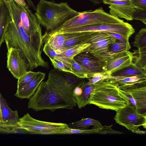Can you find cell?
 <instances>
[{"label":"cell","mask_w":146,"mask_h":146,"mask_svg":"<svg viewBox=\"0 0 146 146\" xmlns=\"http://www.w3.org/2000/svg\"><path fill=\"white\" fill-rule=\"evenodd\" d=\"M84 79L55 68L51 70L47 80L40 83L30 98L28 108L52 111L59 109H74L77 105L74 90Z\"/></svg>","instance_id":"cell-1"},{"label":"cell","mask_w":146,"mask_h":146,"mask_svg":"<svg viewBox=\"0 0 146 146\" xmlns=\"http://www.w3.org/2000/svg\"><path fill=\"white\" fill-rule=\"evenodd\" d=\"M10 5L12 20L8 26L4 38L7 50L11 48L19 50L29 64V70L39 66L49 68L48 62L42 57L43 43L32 38L26 33L15 1L11 0Z\"/></svg>","instance_id":"cell-2"},{"label":"cell","mask_w":146,"mask_h":146,"mask_svg":"<svg viewBox=\"0 0 146 146\" xmlns=\"http://www.w3.org/2000/svg\"><path fill=\"white\" fill-rule=\"evenodd\" d=\"M94 84L89 104L116 111L130 104L128 98L118 88L117 84L112 77L103 78Z\"/></svg>","instance_id":"cell-3"},{"label":"cell","mask_w":146,"mask_h":146,"mask_svg":"<svg viewBox=\"0 0 146 146\" xmlns=\"http://www.w3.org/2000/svg\"><path fill=\"white\" fill-rule=\"evenodd\" d=\"M78 13L72 8L66 2L57 3L40 0L37 5L35 15L40 25L50 31Z\"/></svg>","instance_id":"cell-4"},{"label":"cell","mask_w":146,"mask_h":146,"mask_svg":"<svg viewBox=\"0 0 146 146\" xmlns=\"http://www.w3.org/2000/svg\"><path fill=\"white\" fill-rule=\"evenodd\" d=\"M123 20L106 12L102 7L94 10L79 12L78 14L65 21L54 30L46 32L42 35L44 41L64 30L99 24H120Z\"/></svg>","instance_id":"cell-5"},{"label":"cell","mask_w":146,"mask_h":146,"mask_svg":"<svg viewBox=\"0 0 146 146\" xmlns=\"http://www.w3.org/2000/svg\"><path fill=\"white\" fill-rule=\"evenodd\" d=\"M19 128L28 133L42 135L58 134L59 132L68 127L66 123L41 121L35 119L27 113L20 118L17 123Z\"/></svg>","instance_id":"cell-6"},{"label":"cell","mask_w":146,"mask_h":146,"mask_svg":"<svg viewBox=\"0 0 146 146\" xmlns=\"http://www.w3.org/2000/svg\"><path fill=\"white\" fill-rule=\"evenodd\" d=\"M91 32L113 33L119 34L129 40L135 32L132 26L127 22L120 24H99L63 30L60 33Z\"/></svg>","instance_id":"cell-7"},{"label":"cell","mask_w":146,"mask_h":146,"mask_svg":"<svg viewBox=\"0 0 146 146\" xmlns=\"http://www.w3.org/2000/svg\"><path fill=\"white\" fill-rule=\"evenodd\" d=\"M114 119L116 122L133 133L138 127L146 128V115L140 114L131 104L117 111Z\"/></svg>","instance_id":"cell-8"},{"label":"cell","mask_w":146,"mask_h":146,"mask_svg":"<svg viewBox=\"0 0 146 146\" xmlns=\"http://www.w3.org/2000/svg\"><path fill=\"white\" fill-rule=\"evenodd\" d=\"M15 2L26 33L32 38L43 43L41 25L36 16L28 6L22 5Z\"/></svg>","instance_id":"cell-9"},{"label":"cell","mask_w":146,"mask_h":146,"mask_svg":"<svg viewBox=\"0 0 146 146\" xmlns=\"http://www.w3.org/2000/svg\"><path fill=\"white\" fill-rule=\"evenodd\" d=\"M116 40V39L106 33L94 32L90 42L91 46L88 51L93 55L106 62L117 54L111 55L108 50L110 44Z\"/></svg>","instance_id":"cell-10"},{"label":"cell","mask_w":146,"mask_h":146,"mask_svg":"<svg viewBox=\"0 0 146 146\" xmlns=\"http://www.w3.org/2000/svg\"><path fill=\"white\" fill-rule=\"evenodd\" d=\"M7 68L17 79L29 71V65L20 50L11 48L7 53Z\"/></svg>","instance_id":"cell-11"},{"label":"cell","mask_w":146,"mask_h":146,"mask_svg":"<svg viewBox=\"0 0 146 146\" xmlns=\"http://www.w3.org/2000/svg\"><path fill=\"white\" fill-rule=\"evenodd\" d=\"M74 59L85 69L88 74V78H92L94 73H104L106 70V62L93 55L88 51L79 54Z\"/></svg>","instance_id":"cell-12"},{"label":"cell","mask_w":146,"mask_h":146,"mask_svg":"<svg viewBox=\"0 0 146 146\" xmlns=\"http://www.w3.org/2000/svg\"><path fill=\"white\" fill-rule=\"evenodd\" d=\"M105 4L109 5L110 13L119 18H123L128 21L133 20L132 15L136 9L131 3L129 0L115 1L110 0H103Z\"/></svg>","instance_id":"cell-13"},{"label":"cell","mask_w":146,"mask_h":146,"mask_svg":"<svg viewBox=\"0 0 146 146\" xmlns=\"http://www.w3.org/2000/svg\"><path fill=\"white\" fill-rule=\"evenodd\" d=\"M131 52L129 51L116 54L106 62V70L104 73L109 76L113 72L128 66L134 65Z\"/></svg>","instance_id":"cell-14"},{"label":"cell","mask_w":146,"mask_h":146,"mask_svg":"<svg viewBox=\"0 0 146 146\" xmlns=\"http://www.w3.org/2000/svg\"><path fill=\"white\" fill-rule=\"evenodd\" d=\"M123 90L131 97L136 111L140 114L146 115V86Z\"/></svg>","instance_id":"cell-15"},{"label":"cell","mask_w":146,"mask_h":146,"mask_svg":"<svg viewBox=\"0 0 146 146\" xmlns=\"http://www.w3.org/2000/svg\"><path fill=\"white\" fill-rule=\"evenodd\" d=\"M45 75L44 73L38 72L36 74L28 84L21 89L17 90L15 95L21 99H30L44 79Z\"/></svg>","instance_id":"cell-16"},{"label":"cell","mask_w":146,"mask_h":146,"mask_svg":"<svg viewBox=\"0 0 146 146\" xmlns=\"http://www.w3.org/2000/svg\"><path fill=\"white\" fill-rule=\"evenodd\" d=\"M94 33L86 32L65 33L66 39L64 42V47L66 48L78 44L90 43Z\"/></svg>","instance_id":"cell-17"},{"label":"cell","mask_w":146,"mask_h":146,"mask_svg":"<svg viewBox=\"0 0 146 146\" xmlns=\"http://www.w3.org/2000/svg\"><path fill=\"white\" fill-rule=\"evenodd\" d=\"M12 18L7 7L3 0L0 4V47L4 41L6 32Z\"/></svg>","instance_id":"cell-18"},{"label":"cell","mask_w":146,"mask_h":146,"mask_svg":"<svg viewBox=\"0 0 146 146\" xmlns=\"http://www.w3.org/2000/svg\"><path fill=\"white\" fill-rule=\"evenodd\" d=\"M1 101L2 119L1 123L10 125L17 124L20 118L18 111L12 110L1 95Z\"/></svg>","instance_id":"cell-19"},{"label":"cell","mask_w":146,"mask_h":146,"mask_svg":"<svg viewBox=\"0 0 146 146\" xmlns=\"http://www.w3.org/2000/svg\"><path fill=\"white\" fill-rule=\"evenodd\" d=\"M54 68L73 74L71 60L61 54L50 59Z\"/></svg>","instance_id":"cell-20"},{"label":"cell","mask_w":146,"mask_h":146,"mask_svg":"<svg viewBox=\"0 0 146 146\" xmlns=\"http://www.w3.org/2000/svg\"><path fill=\"white\" fill-rule=\"evenodd\" d=\"M118 76L146 77V70L138 68L134 65H132L113 72L110 76Z\"/></svg>","instance_id":"cell-21"},{"label":"cell","mask_w":146,"mask_h":146,"mask_svg":"<svg viewBox=\"0 0 146 146\" xmlns=\"http://www.w3.org/2000/svg\"><path fill=\"white\" fill-rule=\"evenodd\" d=\"M84 81L82 85V92L79 96L75 97L78 108L81 109L89 104V100L91 94L94 88V84H86Z\"/></svg>","instance_id":"cell-22"},{"label":"cell","mask_w":146,"mask_h":146,"mask_svg":"<svg viewBox=\"0 0 146 146\" xmlns=\"http://www.w3.org/2000/svg\"><path fill=\"white\" fill-rule=\"evenodd\" d=\"M66 38L64 34H58L51 36L44 43H47L57 53L60 54L65 48L64 44Z\"/></svg>","instance_id":"cell-23"},{"label":"cell","mask_w":146,"mask_h":146,"mask_svg":"<svg viewBox=\"0 0 146 146\" xmlns=\"http://www.w3.org/2000/svg\"><path fill=\"white\" fill-rule=\"evenodd\" d=\"M91 46L90 43L78 44L65 48L60 54L71 59L79 54L88 51Z\"/></svg>","instance_id":"cell-24"},{"label":"cell","mask_w":146,"mask_h":146,"mask_svg":"<svg viewBox=\"0 0 146 146\" xmlns=\"http://www.w3.org/2000/svg\"><path fill=\"white\" fill-rule=\"evenodd\" d=\"M91 125L94 126L95 128H102L103 127L99 121L90 118H82L68 125L70 128L80 129L88 128Z\"/></svg>","instance_id":"cell-25"},{"label":"cell","mask_w":146,"mask_h":146,"mask_svg":"<svg viewBox=\"0 0 146 146\" xmlns=\"http://www.w3.org/2000/svg\"><path fill=\"white\" fill-rule=\"evenodd\" d=\"M132 62L137 68L146 70V47L133 50Z\"/></svg>","instance_id":"cell-26"},{"label":"cell","mask_w":146,"mask_h":146,"mask_svg":"<svg viewBox=\"0 0 146 146\" xmlns=\"http://www.w3.org/2000/svg\"><path fill=\"white\" fill-rule=\"evenodd\" d=\"M131 48L129 42H124L117 40L110 45L108 50L111 55L115 54L124 52L129 51Z\"/></svg>","instance_id":"cell-27"},{"label":"cell","mask_w":146,"mask_h":146,"mask_svg":"<svg viewBox=\"0 0 146 146\" xmlns=\"http://www.w3.org/2000/svg\"><path fill=\"white\" fill-rule=\"evenodd\" d=\"M100 128H94L89 129H76L70 128L68 127L60 131L58 134H100Z\"/></svg>","instance_id":"cell-28"},{"label":"cell","mask_w":146,"mask_h":146,"mask_svg":"<svg viewBox=\"0 0 146 146\" xmlns=\"http://www.w3.org/2000/svg\"><path fill=\"white\" fill-rule=\"evenodd\" d=\"M73 74L80 78H88V74L85 69L74 58L71 60Z\"/></svg>","instance_id":"cell-29"},{"label":"cell","mask_w":146,"mask_h":146,"mask_svg":"<svg viewBox=\"0 0 146 146\" xmlns=\"http://www.w3.org/2000/svg\"><path fill=\"white\" fill-rule=\"evenodd\" d=\"M133 46L138 49L146 47V29H141L135 37Z\"/></svg>","instance_id":"cell-30"},{"label":"cell","mask_w":146,"mask_h":146,"mask_svg":"<svg viewBox=\"0 0 146 146\" xmlns=\"http://www.w3.org/2000/svg\"><path fill=\"white\" fill-rule=\"evenodd\" d=\"M37 73V72L29 70L18 79L17 90L21 89L28 84L34 78Z\"/></svg>","instance_id":"cell-31"},{"label":"cell","mask_w":146,"mask_h":146,"mask_svg":"<svg viewBox=\"0 0 146 146\" xmlns=\"http://www.w3.org/2000/svg\"><path fill=\"white\" fill-rule=\"evenodd\" d=\"M133 19L140 21L146 24V10L136 9L132 15Z\"/></svg>","instance_id":"cell-32"},{"label":"cell","mask_w":146,"mask_h":146,"mask_svg":"<svg viewBox=\"0 0 146 146\" xmlns=\"http://www.w3.org/2000/svg\"><path fill=\"white\" fill-rule=\"evenodd\" d=\"M110 76L102 73H94L92 78H88V81L86 82V84H94L101 80Z\"/></svg>","instance_id":"cell-33"},{"label":"cell","mask_w":146,"mask_h":146,"mask_svg":"<svg viewBox=\"0 0 146 146\" xmlns=\"http://www.w3.org/2000/svg\"><path fill=\"white\" fill-rule=\"evenodd\" d=\"M43 50L50 59H52L54 57L60 55V54L57 53L47 42L45 43Z\"/></svg>","instance_id":"cell-34"},{"label":"cell","mask_w":146,"mask_h":146,"mask_svg":"<svg viewBox=\"0 0 146 146\" xmlns=\"http://www.w3.org/2000/svg\"><path fill=\"white\" fill-rule=\"evenodd\" d=\"M136 9L146 10V0H129Z\"/></svg>","instance_id":"cell-35"},{"label":"cell","mask_w":146,"mask_h":146,"mask_svg":"<svg viewBox=\"0 0 146 146\" xmlns=\"http://www.w3.org/2000/svg\"><path fill=\"white\" fill-rule=\"evenodd\" d=\"M107 33L117 40L124 42H129L128 40H127L119 34L113 33Z\"/></svg>","instance_id":"cell-36"},{"label":"cell","mask_w":146,"mask_h":146,"mask_svg":"<svg viewBox=\"0 0 146 146\" xmlns=\"http://www.w3.org/2000/svg\"><path fill=\"white\" fill-rule=\"evenodd\" d=\"M5 4L7 5L8 9L9 11L10 12V15L11 16V17L12 18V13H11V0H3Z\"/></svg>","instance_id":"cell-37"},{"label":"cell","mask_w":146,"mask_h":146,"mask_svg":"<svg viewBox=\"0 0 146 146\" xmlns=\"http://www.w3.org/2000/svg\"><path fill=\"white\" fill-rule=\"evenodd\" d=\"M17 3L23 6H28L24 0H13Z\"/></svg>","instance_id":"cell-38"},{"label":"cell","mask_w":146,"mask_h":146,"mask_svg":"<svg viewBox=\"0 0 146 146\" xmlns=\"http://www.w3.org/2000/svg\"><path fill=\"white\" fill-rule=\"evenodd\" d=\"M146 132V131H143L139 130V129H137L135 130L133 132V133H136L137 134H144Z\"/></svg>","instance_id":"cell-39"},{"label":"cell","mask_w":146,"mask_h":146,"mask_svg":"<svg viewBox=\"0 0 146 146\" xmlns=\"http://www.w3.org/2000/svg\"><path fill=\"white\" fill-rule=\"evenodd\" d=\"M94 5H96L100 4L103 2V0H88Z\"/></svg>","instance_id":"cell-40"},{"label":"cell","mask_w":146,"mask_h":146,"mask_svg":"<svg viewBox=\"0 0 146 146\" xmlns=\"http://www.w3.org/2000/svg\"><path fill=\"white\" fill-rule=\"evenodd\" d=\"M1 94L0 93V123H2V110L1 108Z\"/></svg>","instance_id":"cell-41"},{"label":"cell","mask_w":146,"mask_h":146,"mask_svg":"<svg viewBox=\"0 0 146 146\" xmlns=\"http://www.w3.org/2000/svg\"><path fill=\"white\" fill-rule=\"evenodd\" d=\"M111 1H125L127 0H110Z\"/></svg>","instance_id":"cell-42"},{"label":"cell","mask_w":146,"mask_h":146,"mask_svg":"<svg viewBox=\"0 0 146 146\" xmlns=\"http://www.w3.org/2000/svg\"><path fill=\"white\" fill-rule=\"evenodd\" d=\"M1 1H0V3H1Z\"/></svg>","instance_id":"cell-43"},{"label":"cell","mask_w":146,"mask_h":146,"mask_svg":"<svg viewBox=\"0 0 146 146\" xmlns=\"http://www.w3.org/2000/svg\"><path fill=\"white\" fill-rule=\"evenodd\" d=\"M1 1V0H0V1Z\"/></svg>","instance_id":"cell-44"}]
</instances>
